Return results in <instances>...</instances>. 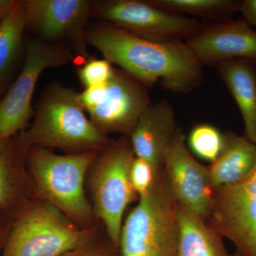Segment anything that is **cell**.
<instances>
[{
    "instance_id": "obj_1",
    "label": "cell",
    "mask_w": 256,
    "mask_h": 256,
    "mask_svg": "<svg viewBox=\"0 0 256 256\" xmlns=\"http://www.w3.org/2000/svg\"><path fill=\"white\" fill-rule=\"evenodd\" d=\"M88 45L149 89L160 84L166 90L188 94L204 82L203 66L186 42L144 40L104 21L88 24Z\"/></svg>"
},
{
    "instance_id": "obj_2",
    "label": "cell",
    "mask_w": 256,
    "mask_h": 256,
    "mask_svg": "<svg viewBox=\"0 0 256 256\" xmlns=\"http://www.w3.org/2000/svg\"><path fill=\"white\" fill-rule=\"evenodd\" d=\"M73 88L53 82L44 88L37 101L33 122L18 133L25 150L33 146L62 150L67 154L100 152L110 140L85 114Z\"/></svg>"
},
{
    "instance_id": "obj_3",
    "label": "cell",
    "mask_w": 256,
    "mask_h": 256,
    "mask_svg": "<svg viewBox=\"0 0 256 256\" xmlns=\"http://www.w3.org/2000/svg\"><path fill=\"white\" fill-rule=\"evenodd\" d=\"M98 153L58 154L46 148H28L26 169L37 195L70 220L90 223L92 208L85 194L84 182Z\"/></svg>"
},
{
    "instance_id": "obj_4",
    "label": "cell",
    "mask_w": 256,
    "mask_h": 256,
    "mask_svg": "<svg viewBox=\"0 0 256 256\" xmlns=\"http://www.w3.org/2000/svg\"><path fill=\"white\" fill-rule=\"evenodd\" d=\"M178 238L176 200L162 168L122 224L119 252L122 256H176Z\"/></svg>"
},
{
    "instance_id": "obj_5",
    "label": "cell",
    "mask_w": 256,
    "mask_h": 256,
    "mask_svg": "<svg viewBox=\"0 0 256 256\" xmlns=\"http://www.w3.org/2000/svg\"><path fill=\"white\" fill-rule=\"evenodd\" d=\"M92 233L44 200H32L13 220L0 256H62L87 242Z\"/></svg>"
},
{
    "instance_id": "obj_6",
    "label": "cell",
    "mask_w": 256,
    "mask_h": 256,
    "mask_svg": "<svg viewBox=\"0 0 256 256\" xmlns=\"http://www.w3.org/2000/svg\"><path fill=\"white\" fill-rule=\"evenodd\" d=\"M134 158L130 136H120L110 140L90 168L94 210L104 224L108 238L118 250L124 212L138 196L130 180Z\"/></svg>"
},
{
    "instance_id": "obj_7",
    "label": "cell",
    "mask_w": 256,
    "mask_h": 256,
    "mask_svg": "<svg viewBox=\"0 0 256 256\" xmlns=\"http://www.w3.org/2000/svg\"><path fill=\"white\" fill-rule=\"evenodd\" d=\"M72 63L78 62L66 47L28 37L21 70L0 100V139L13 137L28 128L34 114L32 96L44 70Z\"/></svg>"
},
{
    "instance_id": "obj_8",
    "label": "cell",
    "mask_w": 256,
    "mask_h": 256,
    "mask_svg": "<svg viewBox=\"0 0 256 256\" xmlns=\"http://www.w3.org/2000/svg\"><path fill=\"white\" fill-rule=\"evenodd\" d=\"M92 18L158 42H185L205 24L156 8L148 0L92 1Z\"/></svg>"
},
{
    "instance_id": "obj_9",
    "label": "cell",
    "mask_w": 256,
    "mask_h": 256,
    "mask_svg": "<svg viewBox=\"0 0 256 256\" xmlns=\"http://www.w3.org/2000/svg\"><path fill=\"white\" fill-rule=\"evenodd\" d=\"M25 30L40 41L66 47L80 66L92 57L86 32L92 18L90 0H23Z\"/></svg>"
},
{
    "instance_id": "obj_10",
    "label": "cell",
    "mask_w": 256,
    "mask_h": 256,
    "mask_svg": "<svg viewBox=\"0 0 256 256\" xmlns=\"http://www.w3.org/2000/svg\"><path fill=\"white\" fill-rule=\"evenodd\" d=\"M207 225L244 256H256V166L246 178L216 188Z\"/></svg>"
},
{
    "instance_id": "obj_11",
    "label": "cell",
    "mask_w": 256,
    "mask_h": 256,
    "mask_svg": "<svg viewBox=\"0 0 256 256\" xmlns=\"http://www.w3.org/2000/svg\"><path fill=\"white\" fill-rule=\"evenodd\" d=\"M151 104L146 86L122 69L114 68L102 100L87 114L106 136L114 133L130 136L141 114Z\"/></svg>"
},
{
    "instance_id": "obj_12",
    "label": "cell",
    "mask_w": 256,
    "mask_h": 256,
    "mask_svg": "<svg viewBox=\"0 0 256 256\" xmlns=\"http://www.w3.org/2000/svg\"><path fill=\"white\" fill-rule=\"evenodd\" d=\"M163 168L176 201L205 220L216 188L208 166L200 164L188 151L186 136L180 128L165 152Z\"/></svg>"
},
{
    "instance_id": "obj_13",
    "label": "cell",
    "mask_w": 256,
    "mask_h": 256,
    "mask_svg": "<svg viewBox=\"0 0 256 256\" xmlns=\"http://www.w3.org/2000/svg\"><path fill=\"white\" fill-rule=\"evenodd\" d=\"M185 42L203 66L236 58L256 60V30L244 18L205 24Z\"/></svg>"
},
{
    "instance_id": "obj_14",
    "label": "cell",
    "mask_w": 256,
    "mask_h": 256,
    "mask_svg": "<svg viewBox=\"0 0 256 256\" xmlns=\"http://www.w3.org/2000/svg\"><path fill=\"white\" fill-rule=\"evenodd\" d=\"M178 129L169 101L163 99L152 104L130 136L134 156L149 162L156 171L162 169L165 152Z\"/></svg>"
},
{
    "instance_id": "obj_15",
    "label": "cell",
    "mask_w": 256,
    "mask_h": 256,
    "mask_svg": "<svg viewBox=\"0 0 256 256\" xmlns=\"http://www.w3.org/2000/svg\"><path fill=\"white\" fill-rule=\"evenodd\" d=\"M18 134L0 139V212L13 220L31 201L34 190Z\"/></svg>"
},
{
    "instance_id": "obj_16",
    "label": "cell",
    "mask_w": 256,
    "mask_h": 256,
    "mask_svg": "<svg viewBox=\"0 0 256 256\" xmlns=\"http://www.w3.org/2000/svg\"><path fill=\"white\" fill-rule=\"evenodd\" d=\"M214 67L238 106L244 136L256 144V60L236 58Z\"/></svg>"
},
{
    "instance_id": "obj_17",
    "label": "cell",
    "mask_w": 256,
    "mask_h": 256,
    "mask_svg": "<svg viewBox=\"0 0 256 256\" xmlns=\"http://www.w3.org/2000/svg\"><path fill=\"white\" fill-rule=\"evenodd\" d=\"M256 166V144L244 136L224 133L222 152L208 166L215 188L233 184L246 178Z\"/></svg>"
},
{
    "instance_id": "obj_18",
    "label": "cell",
    "mask_w": 256,
    "mask_h": 256,
    "mask_svg": "<svg viewBox=\"0 0 256 256\" xmlns=\"http://www.w3.org/2000/svg\"><path fill=\"white\" fill-rule=\"evenodd\" d=\"M178 228L176 256H230L223 237L196 212L176 201Z\"/></svg>"
},
{
    "instance_id": "obj_19",
    "label": "cell",
    "mask_w": 256,
    "mask_h": 256,
    "mask_svg": "<svg viewBox=\"0 0 256 256\" xmlns=\"http://www.w3.org/2000/svg\"><path fill=\"white\" fill-rule=\"evenodd\" d=\"M25 30L24 8L21 0L0 23V100L23 54Z\"/></svg>"
},
{
    "instance_id": "obj_20",
    "label": "cell",
    "mask_w": 256,
    "mask_h": 256,
    "mask_svg": "<svg viewBox=\"0 0 256 256\" xmlns=\"http://www.w3.org/2000/svg\"><path fill=\"white\" fill-rule=\"evenodd\" d=\"M156 8L183 15H196L223 22L233 18L240 12V0H148Z\"/></svg>"
},
{
    "instance_id": "obj_21",
    "label": "cell",
    "mask_w": 256,
    "mask_h": 256,
    "mask_svg": "<svg viewBox=\"0 0 256 256\" xmlns=\"http://www.w3.org/2000/svg\"><path fill=\"white\" fill-rule=\"evenodd\" d=\"M188 143L196 156L212 162L222 152L224 133L212 124H197L188 134Z\"/></svg>"
},
{
    "instance_id": "obj_22",
    "label": "cell",
    "mask_w": 256,
    "mask_h": 256,
    "mask_svg": "<svg viewBox=\"0 0 256 256\" xmlns=\"http://www.w3.org/2000/svg\"><path fill=\"white\" fill-rule=\"evenodd\" d=\"M114 68L112 64L105 58L102 60L92 56L79 66L77 74L80 84L86 88L108 82Z\"/></svg>"
},
{
    "instance_id": "obj_23",
    "label": "cell",
    "mask_w": 256,
    "mask_h": 256,
    "mask_svg": "<svg viewBox=\"0 0 256 256\" xmlns=\"http://www.w3.org/2000/svg\"><path fill=\"white\" fill-rule=\"evenodd\" d=\"M158 172L146 160L134 158L131 165L130 180L138 196H144L150 191Z\"/></svg>"
},
{
    "instance_id": "obj_24",
    "label": "cell",
    "mask_w": 256,
    "mask_h": 256,
    "mask_svg": "<svg viewBox=\"0 0 256 256\" xmlns=\"http://www.w3.org/2000/svg\"><path fill=\"white\" fill-rule=\"evenodd\" d=\"M107 82L86 88L84 92H79V102L85 112H88L100 104L106 92Z\"/></svg>"
},
{
    "instance_id": "obj_25",
    "label": "cell",
    "mask_w": 256,
    "mask_h": 256,
    "mask_svg": "<svg viewBox=\"0 0 256 256\" xmlns=\"http://www.w3.org/2000/svg\"><path fill=\"white\" fill-rule=\"evenodd\" d=\"M90 238L82 245L79 246L62 256H122L120 254L118 255L120 252L116 249L108 250L90 245Z\"/></svg>"
},
{
    "instance_id": "obj_26",
    "label": "cell",
    "mask_w": 256,
    "mask_h": 256,
    "mask_svg": "<svg viewBox=\"0 0 256 256\" xmlns=\"http://www.w3.org/2000/svg\"><path fill=\"white\" fill-rule=\"evenodd\" d=\"M240 12L242 18L256 30V0H242Z\"/></svg>"
},
{
    "instance_id": "obj_27",
    "label": "cell",
    "mask_w": 256,
    "mask_h": 256,
    "mask_svg": "<svg viewBox=\"0 0 256 256\" xmlns=\"http://www.w3.org/2000/svg\"><path fill=\"white\" fill-rule=\"evenodd\" d=\"M13 218L0 212V256L8 240Z\"/></svg>"
},
{
    "instance_id": "obj_28",
    "label": "cell",
    "mask_w": 256,
    "mask_h": 256,
    "mask_svg": "<svg viewBox=\"0 0 256 256\" xmlns=\"http://www.w3.org/2000/svg\"><path fill=\"white\" fill-rule=\"evenodd\" d=\"M18 0H0V23L14 10Z\"/></svg>"
},
{
    "instance_id": "obj_29",
    "label": "cell",
    "mask_w": 256,
    "mask_h": 256,
    "mask_svg": "<svg viewBox=\"0 0 256 256\" xmlns=\"http://www.w3.org/2000/svg\"><path fill=\"white\" fill-rule=\"evenodd\" d=\"M230 256H242V254H239V252H236L234 254L230 255Z\"/></svg>"
}]
</instances>
